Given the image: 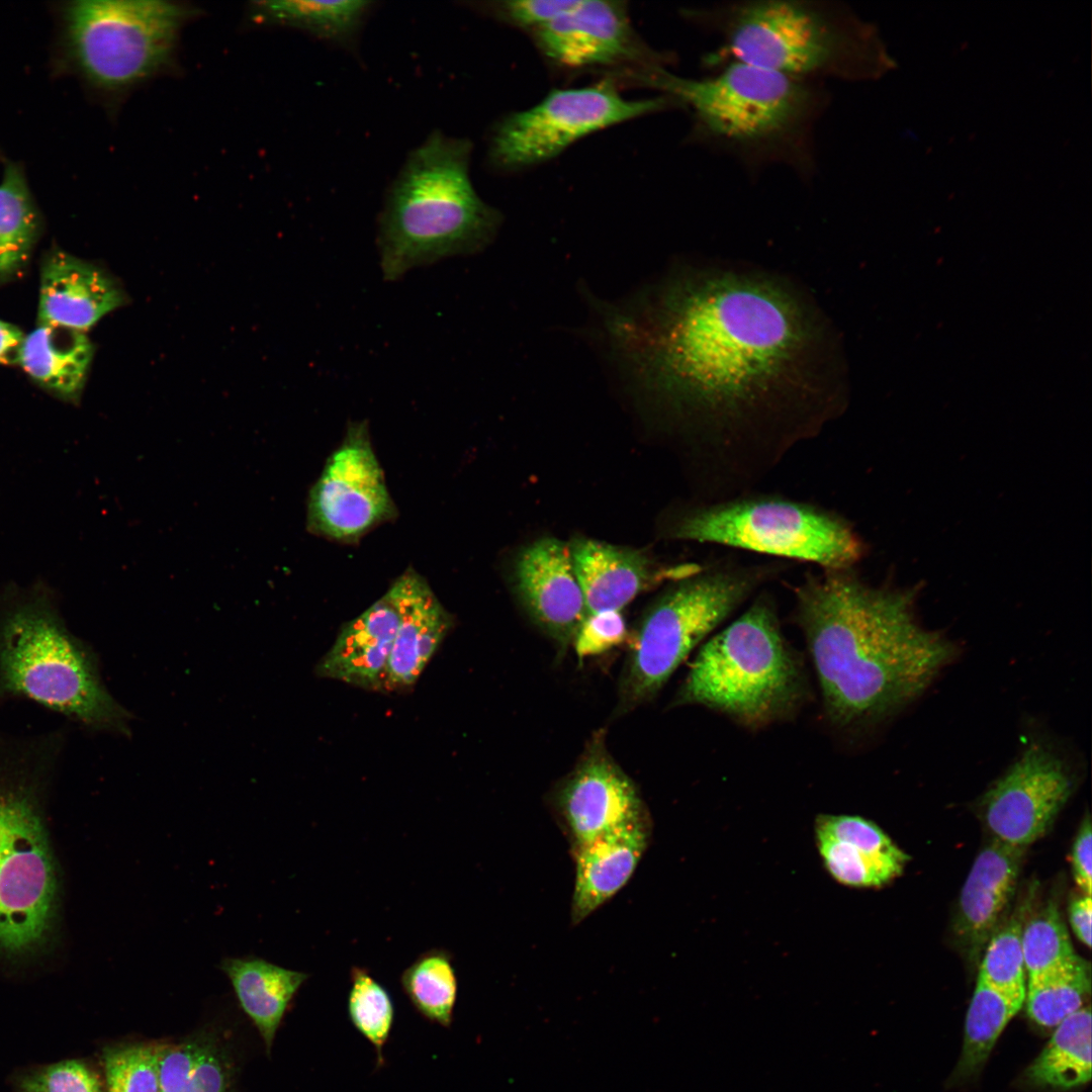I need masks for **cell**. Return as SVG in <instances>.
Masks as SVG:
<instances>
[{
  "label": "cell",
  "instance_id": "6da1fadb",
  "mask_svg": "<svg viewBox=\"0 0 1092 1092\" xmlns=\"http://www.w3.org/2000/svg\"><path fill=\"white\" fill-rule=\"evenodd\" d=\"M605 324L623 371L687 435L700 499L756 489L847 406L834 326L776 272L680 265Z\"/></svg>",
  "mask_w": 1092,
  "mask_h": 1092
},
{
  "label": "cell",
  "instance_id": "7a4b0ae2",
  "mask_svg": "<svg viewBox=\"0 0 1092 1092\" xmlns=\"http://www.w3.org/2000/svg\"><path fill=\"white\" fill-rule=\"evenodd\" d=\"M793 593L824 713L838 728L889 716L956 656L951 641L916 620L913 590L872 585L856 566L810 570Z\"/></svg>",
  "mask_w": 1092,
  "mask_h": 1092
},
{
  "label": "cell",
  "instance_id": "3957f363",
  "mask_svg": "<svg viewBox=\"0 0 1092 1092\" xmlns=\"http://www.w3.org/2000/svg\"><path fill=\"white\" fill-rule=\"evenodd\" d=\"M711 76L685 78L663 67L633 75L692 112L697 136L751 168H814L813 133L828 96L820 82L729 61Z\"/></svg>",
  "mask_w": 1092,
  "mask_h": 1092
},
{
  "label": "cell",
  "instance_id": "277c9868",
  "mask_svg": "<svg viewBox=\"0 0 1092 1092\" xmlns=\"http://www.w3.org/2000/svg\"><path fill=\"white\" fill-rule=\"evenodd\" d=\"M689 15L719 37L710 63L737 61L817 82L875 78L890 65L874 26L841 3L744 0Z\"/></svg>",
  "mask_w": 1092,
  "mask_h": 1092
},
{
  "label": "cell",
  "instance_id": "5b68a950",
  "mask_svg": "<svg viewBox=\"0 0 1092 1092\" xmlns=\"http://www.w3.org/2000/svg\"><path fill=\"white\" fill-rule=\"evenodd\" d=\"M468 139L433 131L406 157L378 217L383 279L452 256L484 250L502 214L484 202L470 178Z\"/></svg>",
  "mask_w": 1092,
  "mask_h": 1092
},
{
  "label": "cell",
  "instance_id": "8992f818",
  "mask_svg": "<svg viewBox=\"0 0 1092 1092\" xmlns=\"http://www.w3.org/2000/svg\"><path fill=\"white\" fill-rule=\"evenodd\" d=\"M65 735L0 730V951L37 948L52 928L57 876L40 806L59 768Z\"/></svg>",
  "mask_w": 1092,
  "mask_h": 1092
},
{
  "label": "cell",
  "instance_id": "52a82bcc",
  "mask_svg": "<svg viewBox=\"0 0 1092 1092\" xmlns=\"http://www.w3.org/2000/svg\"><path fill=\"white\" fill-rule=\"evenodd\" d=\"M26 700L92 730L127 733L94 650L42 585L0 595V701Z\"/></svg>",
  "mask_w": 1092,
  "mask_h": 1092
},
{
  "label": "cell",
  "instance_id": "ba28073f",
  "mask_svg": "<svg viewBox=\"0 0 1092 1092\" xmlns=\"http://www.w3.org/2000/svg\"><path fill=\"white\" fill-rule=\"evenodd\" d=\"M801 657L786 640L774 597L761 589L745 611L699 650L675 698L760 729L808 700Z\"/></svg>",
  "mask_w": 1092,
  "mask_h": 1092
},
{
  "label": "cell",
  "instance_id": "9c48e42d",
  "mask_svg": "<svg viewBox=\"0 0 1092 1092\" xmlns=\"http://www.w3.org/2000/svg\"><path fill=\"white\" fill-rule=\"evenodd\" d=\"M668 538L802 562L817 569L855 567L867 544L841 513L820 504L756 489L699 499L678 513Z\"/></svg>",
  "mask_w": 1092,
  "mask_h": 1092
},
{
  "label": "cell",
  "instance_id": "30bf717a",
  "mask_svg": "<svg viewBox=\"0 0 1092 1092\" xmlns=\"http://www.w3.org/2000/svg\"><path fill=\"white\" fill-rule=\"evenodd\" d=\"M790 566L783 560L718 558L672 581L637 630L623 678V704L654 696L703 639Z\"/></svg>",
  "mask_w": 1092,
  "mask_h": 1092
},
{
  "label": "cell",
  "instance_id": "8fae6325",
  "mask_svg": "<svg viewBox=\"0 0 1092 1092\" xmlns=\"http://www.w3.org/2000/svg\"><path fill=\"white\" fill-rule=\"evenodd\" d=\"M194 10L169 1L79 0L66 8L70 55L95 87L118 92L169 64Z\"/></svg>",
  "mask_w": 1092,
  "mask_h": 1092
},
{
  "label": "cell",
  "instance_id": "7c38bea8",
  "mask_svg": "<svg viewBox=\"0 0 1092 1092\" xmlns=\"http://www.w3.org/2000/svg\"><path fill=\"white\" fill-rule=\"evenodd\" d=\"M677 105L668 96L630 100L611 82L555 89L539 103L510 113L493 126L489 164L513 171L548 161L576 141L624 121Z\"/></svg>",
  "mask_w": 1092,
  "mask_h": 1092
},
{
  "label": "cell",
  "instance_id": "4fadbf2b",
  "mask_svg": "<svg viewBox=\"0 0 1092 1092\" xmlns=\"http://www.w3.org/2000/svg\"><path fill=\"white\" fill-rule=\"evenodd\" d=\"M394 516L395 507L373 451L367 423H351L309 490L307 530L349 543Z\"/></svg>",
  "mask_w": 1092,
  "mask_h": 1092
},
{
  "label": "cell",
  "instance_id": "5bb4252c",
  "mask_svg": "<svg viewBox=\"0 0 1092 1092\" xmlns=\"http://www.w3.org/2000/svg\"><path fill=\"white\" fill-rule=\"evenodd\" d=\"M1073 789L1067 762L1034 741L984 794L981 816L995 839L1026 848L1046 833Z\"/></svg>",
  "mask_w": 1092,
  "mask_h": 1092
},
{
  "label": "cell",
  "instance_id": "9a60e30c",
  "mask_svg": "<svg viewBox=\"0 0 1092 1092\" xmlns=\"http://www.w3.org/2000/svg\"><path fill=\"white\" fill-rule=\"evenodd\" d=\"M532 33L542 55L560 68L635 66L639 71L662 64L639 40L623 2L578 0Z\"/></svg>",
  "mask_w": 1092,
  "mask_h": 1092
},
{
  "label": "cell",
  "instance_id": "2e32d148",
  "mask_svg": "<svg viewBox=\"0 0 1092 1092\" xmlns=\"http://www.w3.org/2000/svg\"><path fill=\"white\" fill-rule=\"evenodd\" d=\"M571 850L648 815L640 793L598 737L554 794Z\"/></svg>",
  "mask_w": 1092,
  "mask_h": 1092
},
{
  "label": "cell",
  "instance_id": "e0dca14e",
  "mask_svg": "<svg viewBox=\"0 0 1092 1092\" xmlns=\"http://www.w3.org/2000/svg\"><path fill=\"white\" fill-rule=\"evenodd\" d=\"M514 587L533 621L561 647L567 646L587 615L569 544L544 537L521 551Z\"/></svg>",
  "mask_w": 1092,
  "mask_h": 1092
},
{
  "label": "cell",
  "instance_id": "ac0fdd59",
  "mask_svg": "<svg viewBox=\"0 0 1092 1092\" xmlns=\"http://www.w3.org/2000/svg\"><path fill=\"white\" fill-rule=\"evenodd\" d=\"M574 572L587 614L620 611L641 592L663 580H678L703 564L688 562L656 567L642 551L606 542L576 538L569 543Z\"/></svg>",
  "mask_w": 1092,
  "mask_h": 1092
},
{
  "label": "cell",
  "instance_id": "d6986e66",
  "mask_svg": "<svg viewBox=\"0 0 1092 1092\" xmlns=\"http://www.w3.org/2000/svg\"><path fill=\"white\" fill-rule=\"evenodd\" d=\"M814 832L826 872L846 887H882L901 875L910 858L877 824L860 816L818 815Z\"/></svg>",
  "mask_w": 1092,
  "mask_h": 1092
},
{
  "label": "cell",
  "instance_id": "ffe728a7",
  "mask_svg": "<svg viewBox=\"0 0 1092 1092\" xmlns=\"http://www.w3.org/2000/svg\"><path fill=\"white\" fill-rule=\"evenodd\" d=\"M399 620L379 691L395 692L416 684L453 627V617L426 579L407 569L392 583Z\"/></svg>",
  "mask_w": 1092,
  "mask_h": 1092
},
{
  "label": "cell",
  "instance_id": "44dd1931",
  "mask_svg": "<svg viewBox=\"0 0 1092 1092\" xmlns=\"http://www.w3.org/2000/svg\"><path fill=\"white\" fill-rule=\"evenodd\" d=\"M1026 848L994 838L976 857L959 900L956 934L971 960L1000 926L1016 888Z\"/></svg>",
  "mask_w": 1092,
  "mask_h": 1092
},
{
  "label": "cell",
  "instance_id": "7402d4cb",
  "mask_svg": "<svg viewBox=\"0 0 1092 1092\" xmlns=\"http://www.w3.org/2000/svg\"><path fill=\"white\" fill-rule=\"evenodd\" d=\"M124 300V293L114 280L87 262L57 251L43 263L38 324L85 333Z\"/></svg>",
  "mask_w": 1092,
  "mask_h": 1092
},
{
  "label": "cell",
  "instance_id": "603a6c76",
  "mask_svg": "<svg viewBox=\"0 0 1092 1092\" xmlns=\"http://www.w3.org/2000/svg\"><path fill=\"white\" fill-rule=\"evenodd\" d=\"M399 620L392 585L357 618L342 626L317 662L318 676L357 688L380 690Z\"/></svg>",
  "mask_w": 1092,
  "mask_h": 1092
},
{
  "label": "cell",
  "instance_id": "cb8c5ba5",
  "mask_svg": "<svg viewBox=\"0 0 1092 1092\" xmlns=\"http://www.w3.org/2000/svg\"><path fill=\"white\" fill-rule=\"evenodd\" d=\"M651 837L646 816L571 850L574 887L571 922L577 924L614 897L630 880Z\"/></svg>",
  "mask_w": 1092,
  "mask_h": 1092
},
{
  "label": "cell",
  "instance_id": "d4e9b609",
  "mask_svg": "<svg viewBox=\"0 0 1092 1092\" xmlns=\"http://www.w3.org/2000/svg\"><path fill=\"white\" fill-rule=\"evenodd\" d=\"M240 1068L235 1037L222 1026L158 1040L159 1092H238Z\"/></svg>",
  "mask_w": 1092,
  "mask_h": 1092
},
{
  "label": "cell",
  "instance_id": "484cf974",
  "mask_svg": "<svg viewBox=\"0 0 1092 1092\" xmlns=\"http://www.w3.org/2000/svg\"><path fill=\"white\" fill-rule=\"evenodd\" d=\"M218 968L270 1055L283 1018L308 975L255 957L224 958Z\"/></svg>",
  "mask_w": 1092,
  "mask_h": 1092
},
{
  "label": "cell",
  "instance_id": "4316f807",
  "mask_svg": "<svg viewBox=\"0 0 1092 1092\" xmlns=\"http://www.w3.org/2000/svg\"><path fill=\"white\" fill-rule=\"evenodd\" d=\"M93 357L83 332L38 324L25 336L19 365L40 386L68 401H77Z\"/></svg>",
  "mask_w": 1092,
  "mask_h": 1092
},
{
  "label": "cell",
  "instance_id": "83f0119b",
  "mask_svg": "<svg viewBox=\"0 0 1092 1092\" xmlns=\"http://www.w3.org/2000/svg\"><path fill=\"white\" fill-rule=\"evenodd\" d=\"M1033 1087L1070 1090L1091 1079V1012L1083 1006L1059 1023L1045 1046L1027 1068Z\"/></svg>",
  "mask_w": 1092,
  "mask_h": 1092
},
{
  "label": "cell",
  "instance_id": "f1b7e54d",
  "mask_svg": "<svg viewBox=\"0 0 1092 1092\" xmlns=\"http://www.w3.org/2000/svg\"><path fill=\"white\" fill-rule=\"evenodd\" d=\"M372 5L373 2L362 0L266 1L252 7V16L259 22L294 27L349 46L356 39Z\"/></svg>",
  "mask_w": 1092,
  "mask_h": 1092
},
{
  "label": "cell",
  "instance_id": "f546056e",
  "mask_svg": "<svg viewBox=\"0 0 1092 1092\" xmlns=\"http://www.w3.org/2000/svg\"><path fill=\"white\" fill-rule=\"evenodd\" d=\"M38 228V212L23 172L9 163L0 181V281L23 268Z\"/></svg>",
  "mask_w": 1092,
  "mask_h": 1092
},
{
  "label": "cell",
  "instance_id": "4dcf8cb0",
  "mask_svg": "<svg viewBox=\"0 0 1092 1092\" xmlns=\"http://www.w3.org/2000/svg\"><path fill=\"white\" fill-rule=\"evenodd\" d=\"M1022 1005L977 979L966 1016L962 1053L952 1076L956 1080L968 1079L981 1071L1000 1034Z\"/></svg>",
  "mask_w": 1092,
  "mask_h": 1092
},
{
  "label": "cell",
  "instance_id": "1f68e13d",
  "mask_svg": "<svg viewBox=\"0 0 1092 1092\" xmlns=\"http://www.w3.org/2000/svg\"><path fill=\"white\" fill-rule=\"evenodd\" d=\"M1089 964L1075 953L1059 966L1026 981L1027 1014L1043 1027H1056L1083 1007L1090 993Z\"/></svg>",
  "mask_w": 1092,
  "mask_h": 1092
},
{
  "label": "cell",
  "instance_id": "d6a6232c",
  "mask_svg": "<svg viewBox=\"0 0 1092 1092\" xmlns=\"http://www.w3.org/2000/svg\"><path fill=\"white\" fill-rule=\"evenodd\" d=\"M400 986L415 1010L442 1027L453 1022L458 982L452 956L433 948L420 954L400 975Z\"/></svg>",
  "mask_w": 1092,
  "mask_h": 1092
},
{
  "label": "cell",
  "instance_id": "836d02e7",
  "mask_svg": "<svg viewBox=\"0 0 1092 1092\" xmlns=\"http://www.w3.org/2000/svg\"><path fill=\"white\" fill-rule=\"evenodd\" d=\"M1023 912L1015 914L995 930L980 959L978 979L1013 1000L1024 1004L1026 972L1021 934Z\"/></svg>",
  "mask_w": 1092,
  "mask_h": 1092
},
{
  "label": "cell",
  "instance_id": "e575fe53",
  "mask_svg": "<svg viewBox=\"0 0 1092 1092\" xmlns=\"http://www.w3.org/2000/svg\"><path fill=\"white\" fill-rule=\"evenodd\" d=\"M348 1016L354 1028L374 1048L376 1067L384 1065L383 1049L394 1023L395 1009L388 991L364 968L353 967Z\"/></svg>",
  "mask_w": 1092,
  "mask_h": 1092
},
{
  "label": "cell",
  "instance_id": "d590c367",
  "mask_svg": "<svg viewBox=\"0 0 1092 1092\" xmlns=\"http://www.w3.org/2000/svg\"><path fill=\"white\" fill-rule=\"evenodd\" d=\"M106 1092H159L158 1040H121L100 1054Z\"/></svg>",
  "mask_w": 1092,
  "mask_h": 1092
},
{
  "label": "cell",
  "instance_id": "8d00e7d4",
  "mask_svg": "<svg viewBox=\"0 0 1092 1092\" xmlns=\"http://www.w3.org/2000/svg\"><path fill=\"white\" fill-rule=\"evenodd\" d=\"M1027 979L1036 977L1075 954L1057 904L1049 902L1024 920L1021 934Z\"/></svg>",
  "mask_w": 1092,
  "mask_h": 1092
},
{
  "label": "cell",
  "instance_id": "74e56055",
  "mask_svg": "<svg viewBox=\"0 0 1092 1092\" xmlns=\"http://www.w3.org/2000/svg\"><path fill=\"white\" fill-rule=\"evenodd\" d=\"M13 1085L16 1092H106L98 1073L78 1059L24 1069Z\"/></svg>",
  "mask_w": 1092,
  "mask_h": 1092
},
{
  "label": "cell",
  "instance_id": "f35d334b",
  "mask_svg": "<svg viewBox=\"0 0 1092 1092\" xmlns=\"http://www.w3.org/2000/svg\"><path fill=\"white\" fill-rule=\"evenodd\" d=\"M627 636V626L620 611L587 614L572 641L579 659L601 654L619 644Z\"/></svg>",
  "mask_w": 1092,
  "mask_h": 1092
},
{
  "label": "cell",
  "instance_id": "ab89813d",
  "mask_svg": "<svg viewBox=\"0 0 1092 1092\" xmlns=\"http://www.w3.org/2000/svg\"><path fill=\"white\" fill-rule=\"evenodd\" d=\"M578 0H524L490 2L486 10L499 20L534 31L565 11L572 8Z\"/></svg>",
  "mask_w": 1092,
  "mask_h": 1092
},
{
  "label": "cell",
  "instance_id": "60d3db41",
  "mask_svg": "<svg viewBox=\"0 0 1092 1092\" xmlns=\"http://www.w3.org/2000/svg\"><path fill=\"white\" fill-rule=\"evenodd\" d=\"M1092 831L1090 818L1087 816L1075 838L1071 863L1075 883L1082 894L1091 895L1092 892Z\"/></svg>",
  "mask_w": 1092,
  "mask_h": 1092
},
{
  "label": "cell",
  "instance_id": "b9f144b4",
  "mask_svg": "<svg viewBox=\"0 0 1092 1092\" xmlns=\"http://www.w3.org/2000/svg\"><path fill=\"white\" fill-rule=\"evenodd\" d=\"M1069 920L1077 938L1087 947L1091 946L1092 902L1091 895L1082 894L1069 906Z\"/></svg>",
  "mask_w": 1092,
  "mask_h": 1092
},
{
  "label": "cell",
  "instance_id": "7bdbcfd3",
  "mask_svg": "<svg viewBox=\"0 0 1092 1092\" xmlns=\"http://www.w3.org/2000/svg\"><path fill=\"white\" fill-rule=\"evenodd\" d=\"M24 339L20 329L0 320V364H19Z\"/></svg>",
  "mask_w": 1092,
  "mask_h": 1092
}]
</instances>
